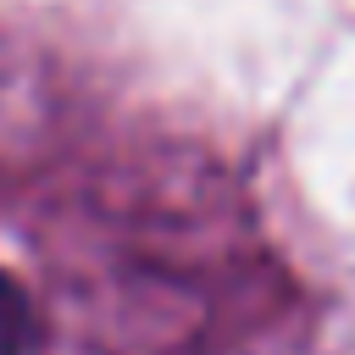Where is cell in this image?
I'll return each mask as SVG.
<instances>
[{
  "label": "cell",
  "instance_id": "6da1fadb",
  "mask_svg": "<svg viewBox=\"0 0 355 355\" xmlns=\"http://www.w3.org/2000/svg\"><path fill=\"white\" fill-rule=\"evenodd\" d=\"M22 344H28V300L0 272V355H22Z\"/></svg>",
  "mask_w": 355,
  "mask_h": 355
}]
</instances>
